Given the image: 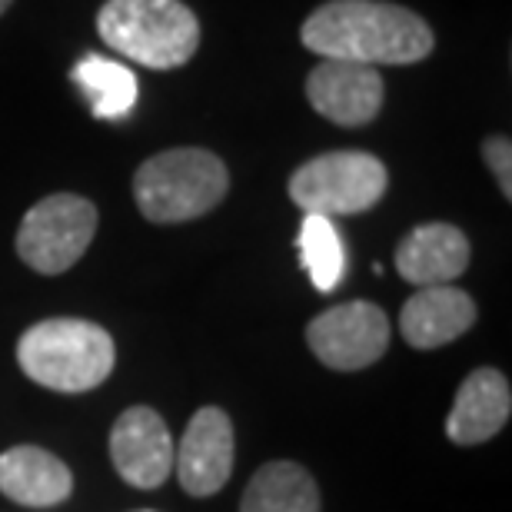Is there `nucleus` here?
<instances>
[{
  "instance_id": "nucleus-12",
  "label": "nucleus",
  "mask_w": 512,
  "mask_h": 512,
  "mask_svg": "<svg viewBox=\"0 0 512 512\" xmlns=\"http://www.w3.org/2000/svg\"><path fill=\"white\" fill-rule=\"evenodd\" d=\"M469 266V240L453 223H426L396 247V270L413 286H449Z\"/></svg>"
},
{
  "instance_id": "nucleus-2",
  "label": "nucleus",
  "mask_w": 512,
  "mask_h": 512,
  "mask_svg": "<svg viewBox=\"0 0 512 512\" xmlns=\"http://www.w3.org/2000/svg\"><path fill=\"white\" fill-rule=\"evenodd\" d=\"M17 363L40 386L57 393H87L114 373L117 350L104 326L57 316L34 323L20 336Z\"/></svg>"
},
{
  "instance_id": "nucleus-11",
  "label": "nucleus",
  "mask_w": 512,
  "mask_h": 512,
  "mask_svg": "<svg viewBox=\"0 0 512 512\" xmlns=\"http://www.w3.org/2000/svg\"><path fill=\"white\" fill-rule=\"evenodd\" d=\"M476 323V303L456 286H423L399 313V330L413 350H439Z\"/></svg>"
},
{
  "instance_id": "nucleus-15",
  "label": "nucleus",
  "mask_w": 512,
  "mask_h": 512,
  "mask_svg": "<svg viewBox=\"0 0 512 512\" xmlns=\"http://www.w3.org/2000/svg\"><path fill=\"white\" fill-rule=\"evenodd\" d=\"M240 512H320V489L296 463H266L250 479Z\"/></svg>"
},
{
  "instance_id": "nucleus-13",
  "label": "nucleus",
  "mask_w": 512,
  "mask_h": 512,
  "mask_svg": "<svg viewBox=\"0 0 512 512\" xmlns=\"http://www.w3.org/2000/svg\"><path fill=\"white\" fill-rule=\"evenodd\" d=\"M512 413L509 380L499 370H473L456 393L453 413L446 419V436L459 446H476L493 439Z\"/></svg>"
},
{
  "instance_id": "nucleus-20",
  "label": "nucleus",
  "mask_w": 512,
  "mask_h": 512,
  "mask_svg": "<svg viewBox=\"0 0 512 512\" xmlns=\"http://www.w3.org/2000/svg\"><path fill=\"white\" fill-rule=\"evenodd\" d=\"M140 512H153V509H140Z\"/></svg>"
},
{
  "instance_id": "nucleus-18",
  "label": "nucleus",
  "mask_w": 512,
  "mask_h": 512,
  "mask_svg": "<svg viewBox=\"0 0 512 512\" xmlns=\"http://www.w3.org/2000/svg\"><path fill=\"white\" fill-rule=\"evenodd\" d=\"M483 153H486V163L489 170H493V177L499 180V190H503V197L509 200L512 197V170H509V160H512V147L506 137H489L483 143Z\"/></svg>"
},
{
  "instance_id": "nucleus-8",
  "label": "nucleus",
  "mask_w": 512,
  "mask_h": 512,
  "mask_svg": "<svg viewBox=\"0 0 512 512\" xmlns=\"http://www.w3.org/2000/svg\"><path fill=\"white\" fill-rule=\"evenodd\" d=\"M173 439L167 423L150 406H130L110 433V459L120 479L137 489H157L173 473Z\"/></svg>"
},
{
  "instance_id": "nucleus-19",
  "label": "nucleus",
  "mask_w": 512,
  "mask_h": 512,
  "mask_svg": "<svg viewBox=\"0 0 512 512\" xmlns=\"http://www.w3.org/2000/svg\"><path fill=\"white\" fill-rule=\"evenodd\" d=\"M10 4H14V0H0V14H4V10H7Z\"/></svg>"
},
{
  "instance_id": "nucleus-9",
  "label": "nucleus",
  "mask_w": 512,
  "mask_h": 512,
  "mask_svg": "<svg viewBox=\"0 0 512 512\" xmlns=\"http://www.w3.org/2000/svg\"><path fill=\"white\" fill-rule=\"evenodd\" d=\"M306 100L340 127H363L383 107V77L376 67L323 60L306 77Z\"/></svg>"
},
{
  "instance_id": "nucleus-3",
  "label": "nucleus",
  "mask_w": 512,
  "mask_h": 512,
  "mask_svg": "<svg viewBox=\"0 0 512 512\" xmlns=\"http://www.w3.org/2000/svg\"><path fill=\"white\" fill-rule=\"evenodd\" d=\"M97 30L110 50L153 70L183 67L200 47V20L180 0H107Z\"/></svg>"
},
{
  "instance_id": "nucleus-7",
  "label": "nucleus",
  "mask_w": 512,
  "mask_h": 512,
  "mask_svg": "<svg viewBox=\"0 0 512 512\" xmlns=\"http://www.w3.org/2000/svg\"><path fill=\"white\" fill-rule=\"evenodd\" d=\"M306 343L330 370H366L389 346V320L376 303L353 300L330 306L306 326Z\"/></svg>"
},
{
  "instance_id": "nucleus-4",
  "label": "nucleus",
  "mask_w": 512,
  "mask_h": 512,
  "mask_svg": "<svg viewBox=\"0 0 512 512\" xmlns=\"http://www.w3.org/2000/svg\"><path fill=\"white\" fill-rule=\"evenodd\" d=\"M230 173L210 150L180 147L150 157L133 177V197L150 223H183L210 213L227 197Z\"/></svg>"
},
{
  "instance_id": "nucleus-14",
  "label": "nucleus",
  "mask_w": 512,
  "mask_h": 512,
  "mask_svg": "<svg viewBox=\"0 0 512 512\" xmlns=\"http://www.w3.org/2000/svg\"><path fill=\"white\" fill-rule=\"evenodd\" d=\"M74 489L70 469L40 446H14L0 453V493L30 509L60 506Z\"/></svg>"
},
{
  "instance_id": "nucleus-16",
  "label": "nucleus",
  "mask_w": 512,
  "mask_h": 512,
  "mask_svg": "<svg viewBox=\"0 0 512 512\" xmlns=\"http://www.w3.org/2000/svg\"><path fill=\"white\" fill-rule=\"evenodd\" d=\"M74 84L87 97L90 110L100 120H120L127 117L137 104V77L117 60L90 54L74 67Z\"/></svg>"
},
{
  "instance_id": "nucleus-1",
  "label": "nucleus",
  "mask_w": 512,
  "mask_h": 512,
  "mask_svg": "<svg viewBox=\"0 0 512 512\" xmlns=\"http://www.w3.org/2000/svg\"><path fill=\"white\" fill-rule=\"evenodd\" d=\"M306 50L346 64H416L433 54V30L409 7L386 0H330L300 30Z\"/></svg>"
},
{
  "instance_id": "nucleus-10",
  "label": "nucleus",
  "mask_w": 512,
  "mask_h": 512,
  "mask_svg": "<svg viewBox=\"0 0 512 512\" xmlns=\"http://www.w3.org/2000/svg\"><path fill=\"white\" fill-rule=\"evenodd\" d=\"M173 469L190 496H213L227 486L233 473V423L223 409L203 406L190 419L180 453H173Z\"/></svg>"
},
{
  "instance_id": "nucleus-17",
  "label": "nucleus",
  "mask_w": 512,
  "mask_h": 512,
  "mask_svg": "<svg viewBox=\"0 0 512 512\" xmlns=\"http://www.w3.org/2000/svg\"><path fill=\"white\" fill-rule=\"evenodd\" d=\"M300 260L320 293H330L343 283L346 253H343V240H340V233H336L333 220L306 213V220L300 227Z\"/></svg>"
},
{
  "instance_id": "nucleus-5",
  "label": "nucleus",
  "mask_w": 512,
  "mask_h": 512,
  "mask_svg": "<svg viewBox=\"0 0 512 512\" xmlns=\"http://www.w3.org/2000/svg\"><path fill=\"white\" fill-rule=\"evenodd\" d=\"M389 187L383 160L363 150H336L306 160L290 177V200L316 217H350L366 213L383 200Z\"/></svg>"
},
{
  "instance_id": "nucleus-6",
  "label": "nucleus",
  "mask_w": 512,
  "mask_h": 512,
  "mask_svg": "<svg viewBox=\"0 0 512 512\" xmlns=\"http://www.w3.org/2000/svg\"><path fill=\"white\" fill-rule=\"evenodd\" d=\"M97 233V207L77 193H54L30 207L17 230V253L30 270L57 276L87 253Z\"/></svg>"
}]
</instances>
